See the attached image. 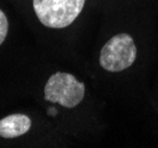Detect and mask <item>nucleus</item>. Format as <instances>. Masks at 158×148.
Segmentation results:
<instances>
[{
    "instance_id": "1",
    "label": "nucleus",
    "mask_w": 158,
    "mask_h": 148,
    "mask_svg": "<svg viewBox=\"0 0 158 148\" xmlns=\"http://www.w3.org/2000/svg\"><path fill=\"white\" fill-rule=\"evenodd\" d=\"M33 10L40 23L50 29H64L82 12L86 0H33Z\"/></svg>"
},
{
    "instance_id": "2",
    "label": "nucleus",
    "mask_w": 158,
    "mask_h": 148,
    "mask_svg": "<svg viewBox=\"0 0 158 148\" xmlns=\"http://www.w3.org/2000/svg\"><path fill=\"white\" fill-rule=\"evenodd\" d=\"M86 86L68 72H56L48 79L44 88L45 100L64 108H75L85 97Z\"/></svg>"
},
{
    "instance_id": "3",
    "label": "nucleus",
    "mask_w": 158,
    "mask_h": 148,
    "mask_svg": "<svg viewBox=\"0 0 158 148\" xmlns=\"http://www.w3.org/2000/svg\"><path fill=\"white\" fill-rule=\"evenodd\" d=\"M137 58V47L128 33L112 37L101 49L100 65L106 71L119 72L130 68Z\"/></svg>"
},
{
    "instance_id": "4",
    "label": "nucleus",
    "mask_w": 158,
    "mask_h": 148,
    "mask_svg": "<svg viewBox=\"0 0 158 148\" xmlns=\"http://www.w3.org/2000/svg\"><path fill=\"white\" fill-rule=\"evenodd\" d=\"M31 128L30 117L24 114H12L0 120V136L4 139H13L22 136Z\"/></svg>"
},
{
    "instance_id": "5",
    "label": "nucleus",
    "mask_w": 158,
    "mask_h": 148,
    "mask_svg": "<svg viewBox=\"0 0 158 148\" xmlns=\"http://www.w3.org/2000/svg\"><path fill=\"white\" fill-rule=\"evenodd\" d=\"M8 32V20L5 13L0 10V45L4 43Z\"/></svg>"
}]
</instances>
